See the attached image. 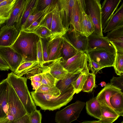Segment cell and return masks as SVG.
<instances>
[{
    "label": "cell",
    "mask_w": 123,
    "mask_h": 123,
    "mask_svg": "<svg viewBox=\"0 0 123 123\" xmlns=\"http://www.w3.org/2000/svg\"><path fill=\"white\" fill-rule=\"evenodd\" d=\"M106 84V83L104 81L101 82L99 84L101 87L105 86Z\"/></svg>",
    "instance_id": "obj_53"
},
{
    "label": "cell",
    "mask_w": 123,
    "mask_h": 123,
    "mask_svg": "<svg viewBox=\"0 0 123 123\" xmlns=\"http://www.w3.org/2000/svg\"><path fill=\"white\" fill-rule=\"evenodd\" d=\"M20 31L14 25H5L0 28V46H12L16 40Z\"/></svg>",
    "instance_id": "obj_14"
},
{
    "label": "cell",
    "mask_w": 123,
    "mask_h": 123,
    "mask_svg": "<svg viewBox=\"0 0 123 123\" xmlns=\"http://www.w3.org/2000/svg\"><path fill=\"white\" fill-rule=\"evenodd\" d=\"M81 73L79 71L73 73H68L62 80L58 81L56 85L61 92L70 88L72 85V83L78 78Z\"/></svg>",
    "instance_id": "obj_26"
},
{
    "label": "cell",
    "mask_w": 123,
    "mask_h": 123,
    "mask_svg": "<svg viewBox=\"0 0 123 123\" xmlns=\"http://www.w3.org/2000/svg\"><path fill=\"white\" fill-rule=\"evenodd\" d=\"M52 12L53 18L51 30V34L49 41H51L57 38L62 37L67 31L63 27L61 21L58 2Z\"/></svg>",
    "instance_id": "obj_16"
},
{
    "label": "cell",
    "mask_w": 123,
    "mask_h": 123,
    "mask_svg": "<svg viewBox=\"0 0 123 123\" xmlns=\"http://www.w3.org/2000/svg\"><path fill=\"white\" fill-rule=\"evenodd\" d=\"M87 76L88 75L81 73L78 79L72 83L75 93L78 94L82 91Z\"/></svg>",
    "instance_id": "obj_34"
},
{
    "label": "cell",
    "mask_w": 123,
    "mask_h": 123,
    "mask_svg": "<svg viewBox=\"0 0 123 123\" xmlns=\"http://www.w3.org/2000/svg\"><path fill=\"white\" fill-rule=\"evenodd\" d=\"M8 104V109L7 113L10 114L13 116L15 120L20 118L27 114L23 105L10 84Z\"/></svg>",
    "instance_id": "obj_7"
},
{
    "label": "cell",
    "mask_w": 123,
    "mask_h": 123,
    "mask_svg": "<svg viewBox=\"0 0 123 123\" xmlns=\"http://www.w3.org/2000/svg\"><path fill=\"white\" fill-rule=\"evenodd\" d=\"M84 6V0H75L71 14L70 25L80 33V22Z\"/></svg>",
    "instance_id": "obj_19"
},
{
    "label": "cell",
    "mask_w": 123,
    "mask_h": 123,
    "mask_svg": "<svg viewBox=\"0 0 123 123\" xmlns=\"http://www.w3.org/2000/svg\"><path fill=\"white\" fill-rule=\"evenodd\" d=\"M122 26H123V3L111 17L103 31L105 33Z\"/></svg>",
    "instance_id": "obj_21"
},
{
    "label": "cell",
    "mask_w": 123,
    "mask_h": 123,
    "mask_svg": "<svg viewBox=\"0 0 123 123\" xmlns=\"http://www.w3.org/2000/svg\"><path fill=\"white\" fill-rule=\"evenodd\" d=\"M70 27L63 36L65 37L79 51L86 52L87 50L88 37Z\"/></svg>",
    "instance_id": "obj_8"
},
{
    "label": "cell",
    "mask_w": 123,
    "mask_h": 123,
    "mask_svg": "<svg viewBox=\"0 0 123 123\" xmlns=\"http://www.w3.org/2000/svg\"><path fill=\"white\" fill-rule=\"evenodd\" d=\"M31 94L35 105L42 110L53 111L67 105L72 100L75 93L72 86L61 92L58 96L35 92L34 91L31 92Z\"/></svg>",
    "instance_id": "obj_1"
},
{
    "label": "cell",
    "mask_w": 123,
    "mask_h": 123,
    "mask_svg": "<svg viewBox=\"0 0 123 123\" xmlns=\"http://www.w3.org/2000/svg\"><path fill=\"white\" fill-rule=\"evenodd\" d=\"M37 1L38 0H28L21 19L20 25V31L29 16L34 13Z\"/></svg>",
    "instance_id": "obj_30"
},
{
    "label": "cell",
    "mask_w": 123,
    "mask_h": 123,
    "mask_svg": "<svg viewBox=\"0 0 123 123\" xmlns=\"http://www.w3.org/2000/svg\"><path fill=\"white\" fill-rule=\"evenodd\" d=\"M101 105V116L99 120L102 123H112L120 116L111 107Z\"/></svg>",
    "instance_id": "obj_27"
},
{
    "label": "cell",
    "mask_w": 123,
    "mask_h": 123,
    "mask_svg": "<svg viewBox=\"0 0 123 123\" xmlns=\"http://www.w3.org/2000/svg\"><path fill=\"white\" fill-rule=\"evenodd\" d=\"M62 38L61 57L62 60L65 61L72 57L80 52L76 49L65 37H62Z\"/></svg>",
    "instance_id": "obj_28"
},
{
    "label": "cell",
    "mask_w": 123,
    "mask_h": 123,
    "mask_svg": "<svg viewBox=\"0 0 123 123\" xmlns=\"http://www.w3.org/2000/svg\"><path fill=\"white\" fill-rule=\"evenodd\" d=\"M110 103L113 109L120 116H123V93L118 92L110 98Z\"/></svg>",
    "instance_id": "obj_29"
},
{
    "label": "cell",
    "mask_w": 123,
    "mask_h": 123,
    "mask_svg": "<svg viewBox=\"0 0 123 123\" xmlns=\"http://www.w3.org/2000/svg\"><path fill=\"white\" fill-rule=\"evenodd\" d=\"M7 78L23 105L27 114L30 116L37 109L27 86V78L19 77L13 72L9 73Z\"/></svg>",
    "instance_id": "obj_3"
},
{
    "label": "cell",
    "mask_w": 123,
    "mask_h": 123,
    "mask_svg": "<svg viewBox=\"0 0 123 123\" xmlns=\"http://www.w3.org/2000/svg\"><path fill=\"white\" fill-rule=\"evenodd\" d=\"M1 25L0 24V27H1Z\"/></svg>",
    "instance_id": "obj_56"
},
{
    "label": "cell",
    "mask_w": 123,
    "mask_h": 123,
    "mask_svg": "<svg viewBox=\"0 0 123 123\" xmlns=\"http://www.w3.org/2000/svg\"><path fill=\"white\" fill-rule=\"evenodd\" d=\"M86 52L89 58L105 67H113L115 55L103 49L89 50Z\"/></svg>",
    "instance_id": "obj_9"
},
{
    "label": "cell",
    "mask_w": 123,
    "mask_h": 123,
    "mask_svg": "<svg viewBox=\"0 0 123 123\" xmlns=\"http://www.w3.org/2000/svg\"><path fill=\"white\" fill-rule=\"evenodd\" d=\"M62 41V37L57 38L52 40L48 41L47 46L48 53V61H51L61 58Z\"/></svg>",
    "instance_id": "obj_20"
},
{
    "label": "cell",
    "mask_w": 123,
    "mask_h": 123,
    "mask_svg": "<svg viewBox=\"0 0 123 123\" xmlns=\"http://www.w3.org/2000/svg\"><path fill=\"white\" fill-rule=\"evenodd\" d=\"M49 70L50 69L47 65L45 64H39L37 61L16 75L19 77H21L24 75H25L27 79H30L31 77L35 75L43 74L49 71Z\"/></svg>",
    "instance_id": "obj_23"
},
{
    "label": "cell",
    "mask_w": 123,
    "mask_h": 123,
    "mask_svg": "<svg viewBox=\"0 0 123 123\" xmlns=\"http://www.w3.org/2000/svg\"><path fill=\"white\" fill-rule=\"evenodd\" d=\"M28 1V0H16L10 18L6 22L5 25H14L18 30L20 31L21 19Z\"/></svg>",
    "instance_id": "obj_12"
},
{
    "label": "cell",
    "mask_w": 123,
    "mask_h": 123,
    "mask_svg": "<svg viewBox=\"0 0 123 123\" xmlns=\"http://www.w3.org/2000/svg\"><path fill=\"white\" fill-rule=\"evenodd\" d=\"M88 61L89 62L88 66L89 70H90L92 73L95 74L99 70L105 68V67L94 61L88 57Z\"/></svg>",
    "instance_id": "obj_38"
},
{
    "label": "cell",
    "mask_w": 123,
    "mask_h": 123,
    "mask_svg": "<svg viewBox=\"0 0 123 123\" xmlns=\"http://www.w3.org/2000/svg\"><path fill=\"white\" fill-rule=\"evenodd\" d=\"M121 123H123V121H122Z\"/></svg>",
    "instance_id": "obj_55"
},
{
    "label": "cell",
    "mask_w": 123,
    "mask_h": 123,
    "mask_svg": "<svg viewBox=\"0 0 123 123\" xmlns=\"http://www.w3.org/2000/svg\"><path fill=\"white\" fill-rule=\"evenodd\" d=\"M60 59L61 58L46 63L50 69L49 73L59 81L64 78L68 73L61 64Z\"/></svg>",
    "instance_id": "obj_22"
},
{
    "label": "cell",
    "mask_w": 123,
    "mask_h": 123,
    "mask_svg": "<svg viewBox=\"0 0 123 123\" xmlns=\"http://www.w3.org/2000/svg\"><path fill=\"white\" fill-rule=\"evenodd\" d=\"M36 61H28L21 63L17 69L13 72L16 75L23 71L28 68L32 65L37 62Z\"/></svg>",
    "instance_id": "obj_44"
},
{
    "label": "cell",
    "mask_w": 123,
    "mask_h": 123,
    "mask_svg": "<svg viewBox=\"0 0 123 123\" xmlns=\"http://www.w3.org/2000/svg\"><path fill=\"white\" fill-rule=\"evenodd\" d=\"M88 57L86 52H80L72 57L66 60L61 58L60 62L68 73H73L79 71L88 75L89 73L87 61Z\"/></svg>",
    "instance_id": "obj_4"
},
{
    "label": "cell",
    "mask_w": 123,
    "mask_h": 123,
    "mask_svg": "<svg viewBox=\"0 0 123 123\" xmlns=\"http://www.w3.org/2000/svg\"><path fill=\"white\" fill-rule=\"evenodd\" d=\"M86 15L87 21L88 29L89 33L90 35L94 32L95 26L90 16L86 14Z\"/></svg>",
    "instance_id": "obj_46"
},
{
    "label": "cell",
    "mask_w": 123,
    "mask_h": 123,
    "mask_svg": "<svg viewBox=\"0 0 123 123\" xmlns=\"http://www.w3.org/2000/svg\"><path fill=\"white\" fill-rule=\"evenodd\" d=\"M121 90L111 83L106 84L104 87L98 94L96 97L101 105L108 106L113 109L110 103L111 97Z\"/></svg>",
    "instance_id": "obj_18"
},
{
    "label": "cell",
    "mask_w": 123,
    "mask_h": 123,
    "mask_svg": "<svg viewBox=\"0 0 123 123\" xmlns=\"http://www.w3.org/2000/svg\"><path fill=\"white\" fill-rule=\"evenodd\" d=\"M31 85L33 87V89L36 90L42 85L41 83L32 80H31Z\"/></svg>",
    "instance_id": "obj_50"
},
{
    "label": "cell",
    "mask_w": 123,
    "mask_h": 123,
    "mask_svg": "<svg viewBox=\"0 0 123 123\" xmlns=\"http://www.w3.org/2000/svg\"><path fill=\"white\" fill-rule=\"evenodd\" d=\"M80 27L81 33L87 37L90 35L88 28L86 15L84 11V6L82 12Z\"/></svg>",
    "instance_id": "obj_36"
},
{
    "label": "cell",
    "mask_w": 123,
    "mask_h": 123,
    "mask_svg": "<svg viewBox=\"0 0 123 123\" xmlns=\"http://www.w3.org/2000/svg\"><path fill=\"white\" fill-rule=\"evenodd\" d=\"M52 11L48 14L41 27H46L50 31L53 18Z\"/></svg>",
    "instance_id": "obj_45"
},
{
    "label": "cell",
    "mask_w": 123,
    "mask_h": 123,
    "mask_svg": "<svg viewBox=\"0 0 123 123\" xmlns=\"http://www.w3.org/2000/svg\"><path fill=\"white\" fill-rule=\"evenodd\" d=\"M6 116L0 118V123H10V121L7 118Z\"/></svg>",
    "instance_id": "obj_51"
},
{
    "label": "cell",
    "mask_w": 123,
    "mask_h": 123,
    "mask_svg": "<svg viewBox=\"0 0 123 123\" xmlns=\"http://www.w3.org/2000/svg\"><path fill=\"white\" fill-rule=\"evenodd\" d=\"M42 76V79L41 83L42 85L53 87L56 86L59 81L54 77L49 71L43 74Z\"/></svg>",
    "instance_id": "obj_35"
},
{
    "label": "cell",
    "mask_w": 123,
    "mask_h": 123,
    "mask_svg": "<svg viewBox=\"0 0 123 123\" xmlns=\"http://www.w3.org/2000/svg\"><path fill=\"white\" fill-rule=\"evenodd\" d=\"M113 85L123 91V75L118 77L113 76L110 80V83Z\"/></svg>",
    "instance_id": "obj_43"
},
{
    "label": "cell",
    "mask_w": 123,
    "mask_h": 123,
    "mask_svg": "<svg viewBox=\"0 0 123 123\" xmlns=\"http://www.w3.org/2000/svg\"><path fill=\"white\" fill-rule=\"evenodd\" d=\"M75 0H59L58 4L59 15L64 27L67 31L70 25L72 9Z\"/></svg>",
    "instance_id": "obj_13"
},
{
    "label": "cell",
    "mask_w": 123,
    "mask_h": 123,
    "mask_svg": "<svg viewBox=\"0 0 123 123\" xmlns=\"http://www.w3.org/2000/svg\"><path fill=\"white\" fill-rule=\"evenodd\" d=\"M87 113L91 116L100 120L101 116V105L96 97L87 101L86 103Z\"/></svg>",
    "instance_id": "obj_25"
},
{
    "label": "cell",
    "mask_w": 123,
    "mask_h": 123,
    "mask_svg": "<svg viewBox=\"0 0 123 123\" xmlns=\"http://www.w3.org/2000/svg\"><path fill=\"white\" fill-rule=\"evenodd\" d=\"M34 92L56 96H59L61 94L60 90L56 86L51 87L42 85Z\"/></svg>",
    "instance_id": "obj_33"
},
{
    "label": "cell",
    "mask_w": 123,
    "mask_h": 123,
    "mask_svg": "<svg viewBox=\"0 0 123 123\" xmlns=\"http://www.w3.org/2000/svg\"><path fill=\"white\" fill-rule=\"evenodd\" d=\"M37 61L40 64H44L43 60L42 46L40 38L37 43Z\"/></svg>",
    "instance_id": "obj_41"
},
{
    "label": "cell",
    "mask_w": 123,
    "mask_h": 123,
    "mask_svg": "<svg viewBox=\"0 0 123 123\" xmlns=\"http://www.w3.org/2000/svg\"><path fill=\"white\" fill-rule=\"evenodd\" d=\"M106 37L116 51L123 52V26L108 32Z\"/></svg>",
    "instance_id": "obj_17"
},
{
    "label": "cell",
    "mask_w": 123,
    "mask_h": 123,
    "mask_svg": "<svg viewBox=\"0 0 123 123\" xmlns=\"http://www.w3.org/2000/svg\"><path fill=\"white\" fill-rule=\"evenodd\" d=\"M42 46L43 60L44 64L48 61V53L47 49V43L49 38H40Z\"/></svg>",
    "instance_id": "obj_42"
},
{
    "label": "cell",
    "mask_w": 123,
    "mask_h": 123,
    "mask_svg": "<svg viewBox=\"0 0 123 123\" xmlns=\"http://www.w3.org/2000/svg\"><path fill=\"white\" fill-rule=\"evenodd\" d=\"M16 0H4L0 3V24L6 23L10 18Z\"/></svg>",
    "instance_id": "obj_24"
},
{
    "label": "cell",
    "mask_w": 123,
    "mask_h": 123,
    "mask_svg": "<svg viewBox=\"0 0 123 123\" xmlns=\"http://www.w3.org/2000/svg\"><path fill=\"white\" fill-rule=\"evenodd\" d=\"M29 116L26 114L20 118L10 122V123H29Z\"/></svg>",
    "instance_id": "obj_47"
},
{
    "label": "cell",
    "mask_w": 123,
    "mask_h": 123,
    "mask_svg": "<svg viewBox=\"0 0 123 123\" xmlns=\"http://www.w3.org/2000/svg\"><path fill=\"white\" fill-rule=\"evenodd\" d=\"M86 103L79 100L56 112L55 121L57 123H71L79 117Z\"/></svg>",
    "instance_id": "obj_6"
},
{
    "label": "cell",
    "mask_w": 123,
    "mask_h": 123,
    "mask_svg": "<svg viewBox=\"0 0 123 123\" xmlns=\"http://www.w3.org/2000/svg\"><path fill=\"white\" fill-rule=\"evenodd\" d=\"M55 1L53 0H38L35 13L44 10Z\"/></svg>",
    "instance_id": "obj_37"
},
{
    "label": "cell",
    "mask_w": 123,
    "mask_h": 123,
    "mask_svg": "<svg viewBox=\"0 0 123 123\" xmlns=\"http://www.w3.org/2000/svg\"><path fill=\"white\" fill-rule=\"evenodd\" d=\"M42 119L40 110H36L29 116V123H41Z\"/></svg>",
    "instance_id": "obj_40"
},
{
    "label": "cell",
    "mask_w": 123,
    "mask_h": 123,
    "mask_svg": "<svg viewBox=\"0 0 123 123\" xmlns=\"http://www.w3.org/2000/svg\"><path fill=\"white\" fill-rule=\"evenodd\" d=\"M113 67L117 75H123V52L116 51Z\"/></svg>",
    "instance_id": "obj_32"
},
{
    "label": "cell",
    "mask_w": 123,
    "mask_h": 123,
    "mask_svg": "<svg viewBox=\"0 0 123 123\" xmlns=\"http://www.w3.org/2000/svg\"><path fill=\"white\" fill-rule=\"evenodd\" d=\"M95 74L89 73L82 91L88 93L92 92L93 88H95L97 86L95 84Z\"/></svg>",
    "instance_id": "obj_31"
},
{
    "label": "cell",
    "mask_w": 123,
    "mask_h": 123,
    "mask_svg": "<svg viewBox=\"0 0 123 123\" xmlns=\"http://www.w3.org/2000/svg\"><path fill=\"white\" fill-rule=\"evenodd\" d=\"M80 123H102L99 120L84 121Z\"/></svg>",
    "instance_id": "obj_52"
},
{
    "label": "cell",
    "mask_w": 123,
    "mask_h": 123,
    "mask_svg": "<svg viewBox=\"0 0 123 123\" xmlns=\"http://www.w3.org/2000/svg\"><path fill=\"white\" fill-rule=\"evenodd\" d=\"M100 0H84V10L94 25L95 34L103 36L101 25V5Z\"/></svg>",
    "instance_id": "obj_5"
},
{
    "label": "cell",
    "mask_w": 123,
    "mask_h": 123,
    "mask_svg": "<svg viewBox=\"0 0 123 123\" xmlns=\"http://www.w3.org/2000/svg\"><path fill=\"white\" fill-rule=\"evenodd\" d=\"M87 50L103 49L115 55L116 51L107 37L93 33L88 37Z\"/></svg>",
    "instance_id": "obj_10"
},
{
    "label": "cell",
    "mask_w": 123,
    "mask_h": 123,
    "mask_svg": "<svg viewBox=\"0 0 123 123\" xmlns=\"http://www.w3.org/2000/svg\"><path fill=\"white\" fill-rule=\"evenodd\" d=\"M4 0H0V3L3 1Z\"/></svg>",
    "instance_id": "obj_54"
},
{
    "label": "cell",
    "mask_w": 123,
    "mask_h": 123,
    "mask_svg": "<svg viewBox=\"0 0 123 123\" xmlns=\"http://www.w3.org/2000/svg\"><path fill=\"white\" fill-rule=\"evenodd\" d=\"M121 0H105L101 6V25L102 30L117 9Z\"/></svg>",
    "instance_id": "obj_15"
},
{
    "label": "cell",
    "mask_w": 123,
    "mask_h": 123,
    "mask_svg": "<svg viewBox=\"0 0 123 123\" xmlns=\"http://www.w3.org/2000/svg\"><path fill=\"white\" fill-rule=\"evenodd\" d=\"M38 36L41 38H49L51 35L50 31L44 27H41L32 33Z\"/></svg>",
    "instance_id": "obj_39"
},
{
    "label": "cell",
    "mask_w": 123,
    "mask_h": 123,
    "mask_svg": "<svg viewBox=\"0 0 123 123\" xmlns=\"http://www.w3.org/2000/svg\"><path fill=\"white\" fill-rule=\"evenodd\" d=\"M42 74H40L35 75L31 77L30 79L32 80L41 83L42 79Z\"/></svg>",
    "instance_id": "obj_49"
},
{
    "label": "cell",
    "mask_w": 123,
    "mask_h": 123,
    "mask_svg": "<svg viewBox=\"0 0 123 123\" xmlns=\"http://www.w3.org/2000/svg\"><path fill=\"white\" fill-rule=\"evenodd\" d=\"M40 38L34 33L20 31L16 40L10 47L21 55V63L37 61V43Z\"/></svg>",
    "instance_id": "obj_2"
},
{
    "label": "cell",
    "mask_w": 123,
    "mask_h": 123,
    "mask_svg": "<svg viewBox=\"0 0 123 123\" xmlns=\"http://www.w3.org/2000/svg\"><path fill=\"white\" fill-rule=\"evenodd\" d=\"M9 69L8 65L0 56V70L8 71Z\"/></svg>",
    "instance_id": "obj_48"
},
{
    "label": "cell",
    "mask_w": 123,
    "mask_h": 123,
    "mask_svg": "<svg viewBox=\"0 0 123 123\" xmlns=\"http://www.w3.org/2000/svg\"><path fill=\"white\" fill-rule=\"evenodd\" d=\"M0 56L14 72L21 63V55L10 47L0 46Z\"/></svg>",
    "instance_id": "obj_11"
}]
</instances>
